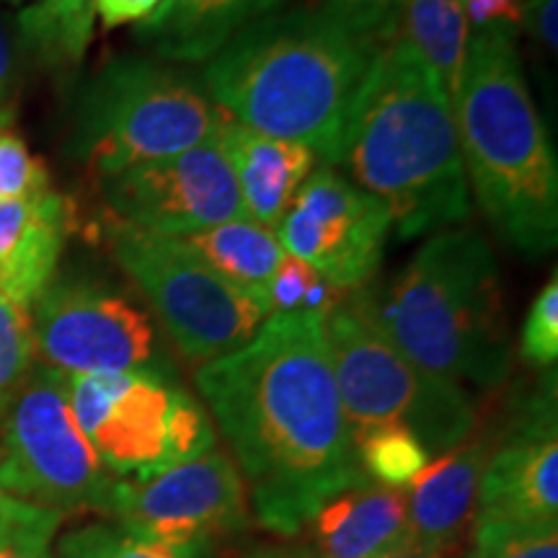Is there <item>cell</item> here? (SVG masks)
Listing matches in <instances>:
<instances>
[{"mask_svg":"<svg viewBox=\"0 0 558 558\" xmlns=\"http://www.w3.org/2000/svg\"><path fill=\"white\" fill-rule=\"evenodd\" d=\"M460 156L486 220L527 259L558 241V160L525 83L518 29L471 32L452 99Z\"/></svg>","mask_w":558,"mask_h":558,"instance_id":"4","label":"cell"},{"mask_svg":"<svg viewBox=\"0 0 558 558\" xmlns=\"http://www.w3.org/2000/svg\"><path fill=\"white\" fill-rule=\"evenodd\" d=\"M380 45L324 11H271L207 60L202 88L230 120L292 140L333 166L354 96Z\"/></svg>","mask_w":558,"mask_h":558,"instance_id":"2","label":"cell"},{"mask_svg":"<svg viewBox=\"0 0 558 558\" xmlns=\"http://www.w3.org/2000/svg\"><path fill=\"white\" fill-rule=\"evenodd\" d=\"M326 313H271L256 337L197 369V388L239 456L259 522L295 535L326 501L367 481L333 378Z\"/></svg>","mask_w":558,"mask_h":558,"instance_id":"1","label":"cell"},{"mask_svg":"<svg viewBox=\"0 0 558 558\" xmlns=\"http://www.w3.org/2000/svg\"><path fill=\"white\" fill-rule=\"evenodd\" d=\"M318 275L308 264L295 259V256H284L279 269L275 271L269 282V311L271 313H288V311H303L305 298L313 284H316Z\"/></svg>","mask_w":558,"mask_h":558,"instance_id":"32","label":"cell"},{"mask_svg":"<svg viewBox=\"0 0 558 558\" xmlns=\"http://www.w3.org/2000/svg\"><path fill=\"white\" fill-rule=\"evenodd\" d=\"M558 0H527L525 13H522V24L530 37L541 41V47L550 54H556L558 47Z\"/></svg>","mask_w":558,"mask_h":558,"instance_id":"35","label":"cell"},{"mask_svg":"<svg viewBox=\"0 0 558 558\" xmlns=\"http://www.w3.org/2000/svg\"><path fill=\"white\" fill-rule=\"evenodd\" d=\"M365 298L375 324L414 365L456 383H505L512 362L505 288L478 230H437L386 290Z\"/></svg>","mask_w":558,"mask_h":558,"instance_id":"5","label":"cell"},{"mask_svg":"<svg viewBox=\"0 0 558 558\" xmlns=\"http://www.w3.org/2000/svg\"><path fill=\"white\" fill-rule=\"evenodd\" d=\"M360 469L375 484L403 488L429 465V452L407 429L383 427L354 439Z\"/></svg>","mask_w":558,"mask_h":558,"instance_id":"24","label":"cell"},{"mask_svg":"<svg viewBox=\"0 0 558 558\" xmlns=\"http://www.w3.org/2000/svg\"><path fill=\"white\" fill-rule=\"evenodd\" d=\"M160 0H96V16L107 29L143 21Z\"/></svg>","mask_w":558,"mask_h":558,"instance_id":"36","label":"cell"},{"mask_svg":"<svg viewBox=\"0 0 558 558\" xmlns=\"http://www.w3.org/2000/svg\"><path fill=\"white\" fill-rule=\"evenodd\" d=\"M390 213L331 166H320L300 186L277 226L284 254L295 256L337 292L365 288L383 262Z\"/></svg>","mask_w":558,"mask_h":558,"instance_id":"12","label":"cell"},{"mask_svg":"<svg viewBox=\"0 0 558 558\" xmlns=\"http://www.w3.org/2000/svg\"><path fill=\"white\" fill-rule=\"evenodd\" d=\"M488 460L484 439L439 456L409 484V527L418 548L445 554L469 522Z\"/></svg>","mask_w":558,"mask_h":558,"instance_id":"20","label":"cell"},{"mask_svg":"<svg viewBox=\"0 0 558 558\" xmlns=\"http://www.w3.org/2000/svg\"><path fill=\"white\" fill-rule=\"evenodd\" d=\"M471 558H558V530L478 520Z\"/></svg>","mask_w":558,"mask_h":558,"instance_id":"28","label":"cell"},{"mask_svg":"<svg viewBox=\"0 0 558 558\" xmlns=\"http://www.w3.org/2000/svg\"><path fill=\"white\" fill-rule=\"evenodd\" d=\"M68 230V199L54 190L0 199V292L32 311L54 279Z\"/></svg>","mask_w":558,"mask_h":558,"instance_id":"17","label":"cell"},{"mask_svg":"<svg viewBox=\"0 0 558 558\" xmlns=\"http://www.w3.org/2000/svg\"><path fill=\"white\" fill-rule=\"evenodd\" d=\"M452 101L469 60L471 24L460 0H407L399 32Z\"/></svg>","mask_w":558,"mask_h":558,"instance_id":"22","label":"cell"},{"mask_svg":"<svg viewBox=\"0 0 558 558\" xmlns=\"http://www.w3.org/2000/svg\"><path fill=\"white\" fill-rule=\"evenodd\" d=\"M52 190L50 171L13 128H0V199H26Z\"/></svg>","mask_w":558,"mask_h":558,"instance_id":"29","label":"cell"},{"mask_svg":"<svg viewBox=\"0 0 558 558\" xmlns=\"http://www.w3.org/2000/svg\"><path fill=\"white\" fill-rule=\"evenodd\" d=\"M324 11L357 29L375 45H386L399 32V21L407 0H316Z\"/></svg>","mask_w":558,"mask_h":558,"instance_id":"31","label":"cell"},{"mask_svg":"<svg viewBox=\"0 0 558 558\" xmlns=\"http://www.w3.org/2000/svg\"><path fill=\"white\" fill-rule=\"evenodd\" d=\"M68 401L114 478H148L215 448L207 411L158 369L70 375Z\"/></svg>","mask_w":558,"mask_h":558,"instance_id":"8","label":"cell"},{"mask_svg":"<svg viewBox=\"0 0 558 558\" xmlns=\"http://www.w3.org/2000/svg\"><path fill=\"white\" fill-rule=\"evenodd\" d=\"M60 512L0 492V558H52Z\"/></svg>","mask_w":558,"mask_h":558,"instance_id":"26","label":"cell"},{"mask_svg":"<svg viewBox=\"0 0 558 558\" xmlns=\"http://www.w3.org/2000/svg\"><path fill=\"white\" fill-rule=\"evenodd\" d=\"M308 525L320 558H390L418 548L407 494L369 478L326 501Z\"/></svg>","mask_w":558,"mask_h":558,"instance_id":"18","label":"cell"},{"mask_svg":"<svg viewBox=\"0 0 558 558\" xmlns=\"http://www.w3.org/2000/svg\"><path fill=\"white\" fill-rule=\"evenodd\" d=\"M32 333L45 367L68 378L158 369L148 313L101 282L52 279L32 305Z\"/></svg>","mask_w":558,"mask_h":558,"instance_id":"11","label":"cell"},{"mask_svg":"<svg viewBox=\"0 0 558 558\" xmlns=\"http://www.w3.org/2000/svg\"><path fill=\"white\" fill-rule=\"evenodd\" d=\"M32 311L0 292V409L32 369Z\"/></svg>","mask_w":558,"mask_h":558,"instance_id":"27","label":"cell"},{"mask_svg":"<svg viewBox=\"0 0 558 558\" xmlns=\"http://www.w3.org/2000/svg\"><path fill=\"white\" fill-rule=\"evenodd\" d=\"M96 0H29L16 13L24 58L52 70L78 68L94 39Z\"/></svg>","mask_w":558,"mask_h":558,"instance_id":"23","label":"cell"},{"mask_svg":"<svg viewBox=\"0 0 558 558\" xmlns=\"http://www.w3.org/2000/svg\"><path fill=\"white\" fill-rule=\"evenodd\" d=\"M478 520L558 525V435L554 388L527 401L507 442L488 456L478 481Z\"/></svg>","mask_w":558,"mask_h":558,"instance_id":"15","label":"cell"},{"mask_svg":"<svg viewBox=\"0 0 558 558\" xmlns=\"http://www.w3.org/2000/svg\"><path fill=\"white\" fill-rule=\"evenodd\" d=\"M21 90V47L16 26L0 13V128H11L16 120Z\"/></svg>","mask_w":558,"mask_h":558,"instance_id":"33","label":"cell"},{"mask_svg":"<svg viewBox=\"0 0 558 558\" xmlns=\"http://www.w3.org/2000/svg\"><path fill=\"white\" fill-rule=\"evenodd\" d=\"M179 241H184L202 262L209 264L222 279H228L233 288L243 290L269 311V282L288 256L277 239V230L256 220L235 218L197 230Z\"/></svg>","mask_w":558,"mask_h":558,"instance_id":"21","label":"cell"},{"mask_svg":"<svg viewBox=\"0 0 558 558\" xmlns=\"http://www.w3.org/2000/svg\"><path fill=\"white\" fill-rule=\"evenodd\" d=\"M101 194L114 222L169 239L246 218L215 132L177 156L104 177Z\"/></svg>","mask_w":558,"mask_h":558,"instance_id":"13","label":"cell"},{"mask_svg":"<svg viewBox=\"0 0 558 558\" xmlns=\"http://www.w3.org/2000/svg\"><path fill=\"white\" fill-rule=\"evenodd\" d=\"M522 360L535 367H554L558 360V277L550 275L548 284L530 305L520 337Z\"/></svg>","mask_w":558,"mask_h":558,"instance_id":"30","label":"cell"},{"mask_svg":"<svg viewBox=\"0 0 558 558\" xmlns=\"http://www.w3.org/2000/svg\"><path fill=\"white\" fill-rule=\"evenodd\" d=\"M460 3H463V13L469 19L471 32L494 24L520 29L527 0H460Z\"/></svg>","mask_w":558,"mask_h":558,"instance_id":"34","label":"cell"},{"mask_svg":"<svg viewBox=\"0 0 558 558\" xmlns=\"http://www.w3.org/2000/svg\"><path fill=\"white\" fill-rule=\"evenodd\" d=\"M220 117L202 83L181 70L148 58L111 60L75 104L73 156L104 179L194 148Z\"/></svg>","mask_w":558,"mask_h":558,"instance_id":"7","label":"cell"},{"mask_svg":"<svg viewBox=\"0 0 558 558\" xmlns=\"http://www.w3.org/2000/svg\"><path fill=\"white\" fill-rule=\"evenodd\" d=\"M282 0H160L143 21L135 37L166 62H207L235 34L267 13Z\"/></svg>","mask_w":558,"mask_h":558,"instance_id":"19","label":"cell"},{"mask_svg":"<svg viewBox=\"0 0 558 558\" xmlns=\"http://www.w3.org/2000/svg\"><path fill=\"white\" fill-rule=\"evenodd\" d=\"M109 248L194 365L248 344L269 318L262 303L222 279L184 241L111 222Z\"/></svg>","mask_w":558,"mask_h":558,"instance_id":"9","label":"cell"},{"mask_svg":"<svg viewBox=\"0 0 558 558\" xmlns=\"http://www.w3.org/2000/svg\"><path fill=\"white\" fill-rule=\"evenodd\" d=\"M248 558H316L305 550H292V548H262L256 554H251Z\"/></svg>","mask_w":558,"mask_h":558,"instance_id":"37","label":"cell"},{"mask_svg":"<svg viewBox=\"0 0 558 558\" xmlns=\"http://www.w3.org/2000/svg\"><path fill=\"white\" fill-rule=\"evenodd\" d=\"M60 558H207L205 548L169 546L124 527L88 525L68 533L60 543Z\"/></svg>","mask_w":558,"mask_h":558,"instance_id":"25","label":"cell"},{"mask_svg":"<svg viewBox=\"0 0 558 558\" xmlns=\"http://www.w3.org/2000/svg\"><path fill=\"white\" fill-rule=\"evenodd\" d=\"M324 329L352 442L373 429L399 427L429 456H445L471 437L476 409L465 390L414 365L383 333L365 288L339 298L326 313Z\"/></svg>","mask_w":558,"mask_h":558,"instance_id":"6","label":"cell"},{"mask_svg":"<svg viewBox=\"0 0 558 558\" xmlns=\"http://www.w3.org/2000/svg\"><path fill=\"white\" fill-rule=\"evenodd\" d=\"M333 166H344L360 190L388 207L403 241L471 215L452 101L401 37L375 54L347 114Z\"/></svg>","mask_w":558,"mask_h":558,"instance_id":"3","label":"cell"},{"mask_svg":"<svg viewBox=\"0 0 558 558\" xmlns=\"http://www.w3.org/2000/svg\"><path fill=\"white\" fill-rule=\"evenodd\" d=\"M215 137L226 153L246 218L277 230L300 186L316 171V153L292 140L262 135L226 114L215 128Z\"/></svg>","mask_w":558,"mask_h":558,"instance_id":"16","label":"cell"},{"mask_svg":"<svg viewBox=\"0 0 558 558\" xmlns=\"http://www.w3.org/2000/svg\"><path fill=\"white\" fill-rule=\"evenodd\" d=\"M442 554H435V550H427V548H414V550H407V554H399V556H390V558H439Z\"/></svg>","mask_w":558,"mask_h":558,"instance_id":"38","label":"cell"},{"mask_svg":"<svg viewBox=\"0 0 558 558\" xmlns=\"http://www.w3.org/2000/svg\"><path fill=\"white\" fill-rule=\"evenodd\" d=\"M107 512L143 538L205 548L246 522V494L233 460L213 448L148 478H117Z\"/></svg>","mask_w":558,"mask_h":558,"instance_id":"14","label":"cell"},{"mask_svg":"<svg viewBox=\"0 0 558 558\" xmlns=\"http://www.w3.org/2000/svg\"><path fill=\"white\" fill-rule=\"evenodd\" d=\"M0 492L54 512H107L114 476L75 422L68 378L34 367L0 409Z\"/></svg>","mask_w":558,"mask_h":558,"instance_id":"10","label":"cell"}]
</instances>
